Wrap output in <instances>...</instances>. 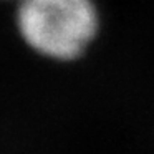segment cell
Masks as SVG:
<instances>
[{"instance_id":"6da1fadb","label":"cell","mask_w":154,"mask_h":154,"mask_svg":"<svg viewBox=\"0 0 154 154\" xmlns=\"http://www.w3.org/2000/svg\"><path fill=\"white\" fill-rule=\"evenodd\" d=\"M17 25L38 53L71 60L93 40L98 14L91 0H20Z\"/></svg>"}]
</instances>
